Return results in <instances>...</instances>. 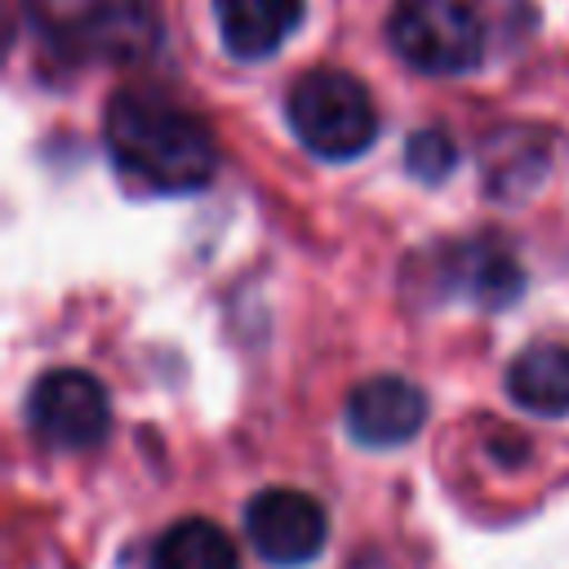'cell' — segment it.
Listing matches in <instances>:
<instances>
[{
	"label": "cell",
	"instance_id": "6da1fadb",
	"mask_svg": "<svg viewBox=\"0 0 569 569\" xmlns=\"http://www.w3.org/2000/svg\"><path fill=\"white\" fill-rule=\"evenodd\" d=\"M102 142L116 169L156 196L200 191L218 173V142L209 124L147 89H120L107 102Z\"/></svg>",
	"mask_w": 569,
	"mask_h": 569
},
{
	"label": "cell",
	"instance_id": "7a4b0ae2",
	"mask_svg": "<svg viewBox=\"0 0 569 569\" xmlns=\"http://www.w3.org/2000/svg\"><path fill=\"white\" fill-rule=\"evenodd\" d=\"M27 22L67 62L129 67L160 44V13L151 0H27Z\"/></svg>",
	"mask_w": 569,
	"mask_h": 569
},
{
	"label": "cell",
	"instance_id": "3957f363",
	"mask_svg": "<svg viewBox=\"0 0 569 569\" xmlns=\"http://www.w3.org/2000/svg\"><path fill=\"white\" fill-rule=\"evenodd\" d=\"M289 129L320 160H356L378 138V111L369 89L338 67H316L289 89Z\"/></svg>",
	"mask_w": 569,
	"mask_h": 569
},
{
	"label": "cell",
	"instance_id": "277c9868",
	"mask_svg": "<svg viewBox=\"0 0 569 569\" xmlns=\"http://www.w3.org/2000/svg\"><path fill=\"white\" fill-rule=\"evenodd\" d=\"M387 40L427 76H462L485 58V22L471 0H396Z\"/></svg>",
	"mask_w": 569,
	"mask_h": 569
},
{
	"label": "cell",
	"instance_id": "5b68a950",
	"mask_svg": "<svg viewBox=\"0 0 569 569\" xmlns=\"http://www.w3.org/2000/svg\"><path fill=\"white\" fill-rule=\"evenodd\" d=\"M31 431L53 449H93L111 427V400L84 369H49L27 396Z\"/></svg>",
	"mask_w": 569,
	"mask_h": 569
},
{
	"label": "cell",
	"instance_id": "8992f818",
	"mask_svg": "<svg viewBox=\"0 0 569 569\" xmlns=\"http://www.w3.org/2000/svg\"><path fill=\"white\" fill-rule=\"evenodd\" d=\"M244 533L267 565L298 569L325 551L329 516L302 489H262L244 507Z\"/></svg>",
	"mask_w": 569,
	"mask_h": 569
},
{
	"label": "cell",
	"instance_id": "52a82bcc",
	"mask_svg": "<svg viewBox=\"0 0 569 569\" xmlns=\"http://www.w3.org/2000/svg\"><path fill=\"white\" fill-rule=\"evenodd\" d=\"M342 418H347L351 440H360L369 449H391L422 431L427 396L418 391V382H409L400 373H373L347 391Z\"/></svg>",
	"mask_w": 569,
	"mask_h": 569
},
{
	"label": "cell",
	"instance_id": "ba28073f",
	"mask_svg": "<svg viewBox=\"0 0 569 569\" xmlns=\"http://www.w3.org/2000/svg\"><path fill=\"white\" fill-rule=\"evenodd\" d=\"M440 284L449 293H462L480 307H507L520 298L525 289V271L520 262L493 244V240H458L449 244L445 253V271H440Z\"/></svg>",
	"mask_w": 569,
	"mask_h": 569
},
{
	"label": "cell",
	"instance_id": "9c48e42d",
	"mask_svg": "<svg viewBox=\"0 0 569 569\" xmlns=\"http://www.w3.org/2000/svg\"><path fill=\"white\" fill-rule=\"evenodd\" d=\"M307 0H213L218 36L236 58H271L302 22Z\"/></svg>",
	"mask_w": 569,
	"mask_h": 569
},
{
	"label": "cell",
	"instance_id": "30bf717a",
	"mask_svg": "<svg viewBox=\"0 0 569 569\" xmlns=\"http://www.w3.org/2000/svg\"><path fill=\"white\" fill-rule=\"evenodd\" d=\"M507 391L520 409L538 418L569 413V347L565 342H533L507 365Z\"/></svg>",
	"mask_w": 569,
	"mask_h": 569
},
{
	"label": "cell",
	"instance_id": "8fae6325",
	"mask_svg": "<svg viewBox=\"0 0 569 569\" xmlns=\"http://www.w3.org/2000/svg\"><path fill=\"white\" fill-rule=\"evenodd\" d=\"M151 569H240V551L227 529L204 516H187L156 538Z\"/></svg>",
	"mask_w": 569,
	"mask_h": 569
},
{
	"label": "cell",
	"instance_id": "7c38bea8",
	"mask_svg": "<svg viewBox=\"0 0 569 569\" xmlns=\"http://www.w3.org/2000/svg\"><path fill=\"white\" fill-rule=\"evenodd\" d=\"M533 160H542V151H538V142H533L529 129L489 138L485 142V187L493 196H516V191L533 187L538 182V169H542Z\"/></svg>",
	"mask_w": 569,
	"mask_h": 569
},
{
	"label": "cell",
	"instance_id": "4fadbf2b",
	"mask_svg": "<svg viewBox=\"0 0 569 569\" xmlns=\"http://www.w3.org/2000/svg\"><path fill=\"white\" fill-rule=\"evenodd\" d=\"M453 164H458V147H453V138L445 133V129H418L413 138H409V147H405V169L418 178V182H445L449 173H453Z\"/></svg>",
	"mask_w": 569,
	"mask_h": 569
}]
</instances>
